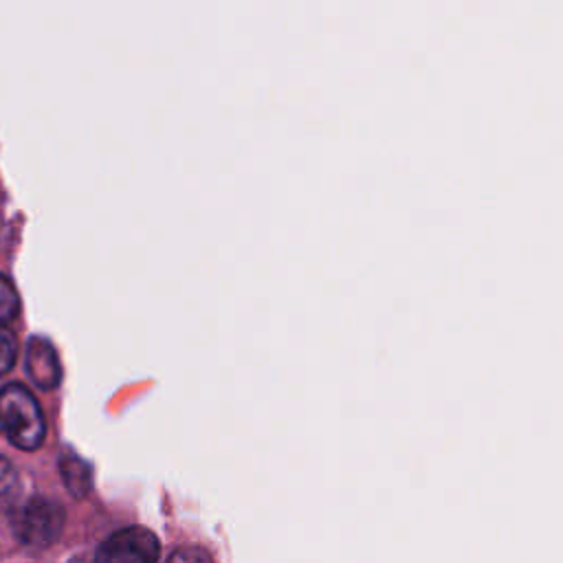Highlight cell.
Listing matches in <instances>:
<instances>
[{
  "label": "cell",
  "instance_id": "obj_1",
  "mask_svg": "<svg viewBox=\"0 0 563 563\" xmlns=\"http://www.w3.org/2000/svg\"><path fill=\"white\" fill-rule=\"evenodd\" d=\"M0 435L22 451H35L46 438V420L35 396L20 383L0 389Z\"/></svg>",
  "mask_w": 563,
  "mask_h": 563
},
{
  "label": "cell",
  "instance_id": "obj_7",
  "mask_svg": "<svg viewBox=\"0 0 563 563\" xmlns=\"http://www.w3.org/2000/svg\"><path fill=\"white\" fill-rule=\"evenodd\" d=\"M15 356H18L15 336L9 330L0 328V376H4L15 365Z\"/></svg>",
  "mask_w": 563,
  "mask_h": 563
},
{
  "label": "cell",
  "instance_id": "obj_3",
  "mask_svg": "<svg viewBox=\"0 0 563 563\" xmlns=\"http://www.w3.org/2000/svg\"><path fill=\"white\" fill-rule=\"evenodd\" d=\"M161 554V543L154 532L132 526L110 534L97 550L99 561H136L152 563Z\"/></svg>",
  "mask_w": 563,
  "mask_h": 563
},
{
  "label": "cell",
  "instance_id": "obj_6",
  "mask_svg": "<svg viewBox=\"0 0 563 563\" xmlns=\"http://www.w3.org/2000/svg\"><path fill=\"white\" fill-rule=\"evenodd\" d=\"M20 312V297L7 275L0 273V325L9 323Z\"/></svg>",
  "mask_w": 563,
  "mask_h": 563
},
{
  "label": "cell",
  "instance_id": "obj_5",
  "mask_svg": "<svg viewBox=\"0 0 563 563\" xmlns=\"http://www.w3.org/2000/svg\"><path fill=\"white\" fill-rule=\"evenodd\" d=\"M59 471H62L66 488L75 497L88 495V490L92 488V471L79 455H75L70 451L59 455Z\"/></svg>",
  "mask_w": 563,
  "mask_h": 563
},
{
  "label": "cell",
  "instance_id": "obj_9",
  "mask_svg": "<svg viewBox=\"0 0 563 563\" xmlns=\"http://www.w3.org/2000/svg\"><path fill=\"white\" fill-rule=\"evenodd\" d=\"M178 559H209V554L207 552H194V550H185V552H174L172 556H169V561H178Z\"/></svg>",
  "mask_w": 563,
  "mask_h": 563
},
{
  "label": "cell",
  "instance_id": "obj_4",
  "mask_svg": "<svg viewBox=\"0 0 563 563\" xmlns=\"http://www.w3.org/2000/svg\"><path fill=\"white\" fill-rule=\"evenodd\" d=\"M24 367L31 376V380L40 387V389H55L62 380V365L57 358L55 347L42 339V336H33L26 343V358H24Z\"/></svg>",
  "mask_w": 563,
  "mask_h": 563
},
{
  "label": "cell",
  "instance_id": "obj_8",
  "mask_svg": "<svg viewBox=\"0 0 563 563\" xmlns=\"http://www.w3.org/2000/svg\"><path fill=\"white\" fill-rule=\"evenodd\" d=\"M18 493V471L0 455V501H7Z\"/></svg>",
  "mask_w": 563,
  "mask_h": 563
},
{
  "label": "cell",
  "instance_id": "obj_2",
  "mask_svg": "<svg viewBox=\"0 0 563 563\" xmlns=\"http://www.w3.org/2000/svg\"><path fill=\"white\" fill-rule=\"evenodd\" d=\"M64 528V508L44 497L31 499L18 519V537L24 545L48 548L57 541Z\"/></svg>",
  "mask_w": 563,
  "mask_h": 563
}]
</instances>
